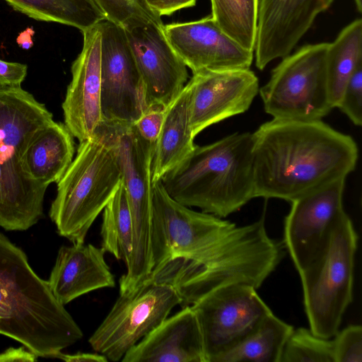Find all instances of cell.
I'll return each mask as SVG.
<instances>
[{
	"label": "cell",
	"instance_id": "52a82bcc",
	"mask_svg": "<svg viewBox=\"0 0 362 362\" xmlns=\"http://www.w3.org/2000/svg\"><path fill=\"white\" fill-rule=\"evenodd\" d=\"M358 235L344 213L332 228L325 243L299 274L310 329L330 339L353 299L354 257Z\"/></svg>",
	"mask_w": 362,
	"mask_h": 362
},
{
	"label": "cell",
	"instance_id": "7a4b0ae2",
	"mask_svg": "<svg viewBox=\"0 0 362 362\" xmlns=\"http://www.w3.org/2000/svg\"><path fill=\"white\" fill-rule=\"evenodd\" d=\"M254 194L288 202L356 168L354 139L321 120L272 119L252 133Z\"/></svg>",
	"mask_w": 362,
	"mask_h": 362
},
{
	"label": "cell",
	"instance_id": "4dcf8cb0",
	"mask_svg": "<svg viewBox=\"0 0 362 362\" xmlns=\"http://www.w3.org/2000/svg\"><path fill=\"white\" fill-rule=\"evenodd\" d=\"M356 126L362 124V64L346 82L337 106Z\"/></svg>",
	"mask_w": 362,
	"mask_h": 362
},
{
	"label": "cell",
	"instance_id": "d590c367",
	"mask_svg": "<svg viewBox=\"0 0 362 362\" xmlns=\"http://www.w3.org/2000/svg\"><path fill=\"white\" fill-rule=\"evenodd\" d=\"M56 358H59L66 362H107L108 359L99 353L78 352L74 354H66L59 353Z\"/></svg>",
	"mask_w": 362,
	"mask_h": 362
},
{
	"label": "cell",
	"instance_id": "ffe728a7",
	"mask_svg": "<svg viewBox=\"0 0 362 362\" xmlns=\"http://www.w3.org/2000/svg\"><path fill=\"white\" fill-rule=\"evenodd\" d=\"M104 250L91 244L62 246L47 283L63 305L90 291L115 286Z\"/></svg>",
	"mask_w": 362,
	"mask_h": 362
},
{
	"label": "cell",
	"instance_id": "74e56055",
	"mask_svg": "<svg viewBox=\"0 0 362 362\" xmlns=\"http://www.w3.org/2000/svg\"><path fill=\"white\" fill-rule=\"evenodd\" d=\"M0 321H1V315H0Z\"/></svg>",
	"mask_w": 362,
	"mask_h": 362
},
{
	"label": "cell",
	"instance_id": "5b68a950",
	"mask_svg": "<svg viewBox=\"0 0 362 362\" xmlns=\"http://www.w3.org/2000/svg\"><path fill=\"white\" fill-rule=\"evenodd\" d=\"M53 121L21 86H0V227L6 230H26L43 216L47 186L25 172L23 156L36 132Z\"/></svg>",
	"mask_w": 362,
	"mask_h": 362
},
{
	"label": "cell",
	"instance_id": "484cf974",
	"mask_svg": "<svg viewBox=\"0 0 362 362\" xmlns=\"http://www.w3.org/2000/svg\"><path fill=\"white\" fill-rule=\"evenodd\" d=\"M101 247L126 266L132 249V224L124 187L121 183L103 209L100 229Z\"/></svg>",
	"mask_w": 362,
	"mask_h": 362
},
{
	"label": "cell",
	"instance_id": "1f68e13d",
	"mask_svg": "<svg viewBox=\"0 0 362 362\" xmlns=\"http://www.w3.org/2000/svg\"><path fill=\"white\" fill-rule=\"evenodd\" d=\"M165 108H148L134 124L140 136L153 144L159 135Z\"/></svg>",
	"mask_w": 362,
	"mask_h": 362
},
{
	"label": "cell",
	"instance_id": "603a6c76",
	"mask_svg": "<svg viewBox=\"0 0 362 362\" xmlns=\"http://www.w3.org/2000/svg\"><path fill=\"white\" fill-rule=\"evenodd\" d=\"M293 327L273 313L235 346L212 362H280L284 345Z\"/></svg>",
	"mask_w": 362,
	"mask_h": 362
},
{
	"label": "cell",
	"instance_id": "9a60e30c",
	"mask_svg": "<svg viewBox=\"0 0 362 362\" xmlns=\"http://www.w3.org/2000/svg\"><path fill=\"white\" fill-rule=\"evenodd\" d=\"M190 123L196 136L206 127L246 112L259 93V81L250 69L202 71L193 74Z\"/></svg>",
	"mask_w": 362,
	"mask_h": 362
},
{
	"label": "cell",
	"instance_id": "44dd1931",
	"mask_svg": "<svg viewBox=\"0 0 362 362\" xmlns=\"http://www.w3.org/2000/svg\"><path fill=\"white\" fill-rule=\"evenodd\" d=\"M189 98L190 87L187 82L165 108L162 127L152 154V183L160 180L195 146V136L190 123Z\"/></svg>",
	"mask_w": 362,
	"mask_h": 362
},
{
	"label": "cell",
	"instance_id": "4316f807",
	"mask_svg": "<svg viewBox=\"0 0 362 362\" xmlns=\"http://www.w3.org/2000/svg\"><path fill=\"white\" fill-rule=\"evenodd\" d=\"M259 0H211V17L221 30L243 48L254 52Z\"/></svg>",
	"mask_w": 362,
	"mask_h": 362
},
{
	"label": "cell",
	"instance_id": "7c38bea8",
	"mask_svg": "<svg viewBox=\"0 0 362 362\" xmlns=\"http://www.w3.org/2000/svg\"><path fill=\"white\" fill-rule=\"evenodd\" d=\"M102 35V121L134 124L148 110L144 81L124 28L107 18Z\"/></svg>",
	"mask_w": 362,
	"mask_h": 362
},
{
	"label": "cell",
	"instance_id": "836d02e7",
	"mask_svg": "<svg viewBox=\"0 0 362 362\" xmlns=\"http://www.w3.org/2000/svg\"><path fill=\"white\" fill-rule=\"evenodd\" d=\"M148 6L160 17L170 15L182 8L194 6L197 0H144Z\"/></svg>",
	"mask_w": 362,
	"mask_h": 362
},
{
	"label": "cell",
	"instance_id": "9c48e42d",
	"mask_svg": "<svg viewBox=\"0 0 362 362\" xmlns=\"http://www.w3.org/2000/svg\"><path fill=\"white\" fill-rule=\"evenodd\" d=\"M328 45H307L282 58L259 89L267 114L274 119L313 121L330 112L325 68Z\"/></svg>",
	"mask_w": 362,
	"mask_h": 362
},
{
	"label": "cell",
	"instance_id": "5bb4252c",
	"mask_svg": "<svg viewBox=\"0 0 362 362\" xmlns=\"http://www.w3.org/2000/svg\"><path fill=\"white\" fill-rule=\"evenodd\" d=\"M163 26L143 20L122 26L144 83L148 109H165L188 78L187 66L169 44Z\"/></svg>",
	"mask_w": 362,
	"mask_h": 362
},
{
	"label": "cell",
	"instance_id": "2e32d148",
	"mask_svg": "<svg viewBox=\"0 0 362 362\" xmlns=\"http://www.w3.org/2000/svg\"><path fill=\"white\" fill-rule=\"evenodd\" d=\"M164 34L175 53L193 74L209 70L250 69L254 52L225 34L211 16L198 21L163 26Z\"/></svg>",
	"mask_w": 362,
	"mask_h": 362
},
{
	"label": "cell",
	"instance_id": "ac0fdd59",
	"mask_svg": "<svg viewBox=\"0 0 362 362\" xmlns=\"http://www.w3.org/2000/svg\"><path fill=\"white\" fill-rule=\"evenodd\" d=\"M83 33V48L72 64V78L62 105L64 124L79 142L92 137L102 122V35L98 24Z\"/></svg>",
	"mask_w": 362,
	"mask_h": 362
},
{
	"label": "cell",
	"instance_id": "277c9868",
	"mask_svg": "<svg viewBox=\"0 0 362 362\" xmlns=\"http://www.w3.org/2000/svg\"><path fill=\"white\" fill-rule=\"evenodd\" d=\"M252 133H233L192 151L160 179L170 197L224 218L254 194Z\"/></svg>",
	"mask_w": 362,
	"mask_h": 362
},
{
	"label": "cell",
	"instance_id": "8fae6325",
	"mask_svg": "<svg viewBox=\"0 0 362 362\" xmlns=\"http://www.w3.org/2000/svg\"><path fill=\"white\" fill-rule=\"evenodd\" d=\"M202 330L207 362L228 351L272 313L245 283H233L204 294L192 305Z\"/></svg>",
	"mask_w": 362,
	"mask_h": 362
},
{
	"label": "cell",
	"instance_id": "8992f818",
	"mask_svg": "<svg viewBox=\"0 0 362 362\" xmlns=\"http://www.w3.org/2000/svg\"><path fill=\"white\" fill-rule=\"evenodd\" d=\"M121 181L113 148L95 130L92 137L79 142L76 156L57 183V195L49 215L58 234L72 243H83Z\"/></svg>",
	"mask_w": 362,
	"mask_h": 362
},
{
	"label": "cell",
	"instance_id": "e0dca14e",
	"mask_svg": "<svg viewBox=\"0 0 362 362\" xmlns=\"http://www.w3.org/2000/svg\"><path fill=\"white\" fill-rule=\"evenodd\" d=\"M334 0H259L255 46V65L263 70L271 62L290 54L316 17Z\"/></svg>",
	"mask_w": 362,
	"mask_h": 362
},
{
	"label": "cell",
	"instance_id": "3957f363",
	"mask_svg": "<svg viewBox=\"0 0 362 362\" xmlns=\"http://www.w3.org/2000/svg\"><path fill=\"white\" fill-rule=\"evenodd\" d=\"M0 334L37 357L56 358L83 337L47 281L31 268L25 253L0 233Z\"/></svg>",
	"mask_w": 362,
	"mask_h": 362
},
{
	"label": "cell",
	"instance_id": "f1b7e54d",
	"mask_svg": "<svg viewBox=\"0 0 362 362\" xmlns=\"http://www.w3.org/2000/svg\"><path fill=\"white\" fill-rule=\"evenodd\" d=\"M106 18L122 26L129 22L144 20L163 24L160 17L144 0H95Z\"/></svg>",
	"mask_w": 362,
	"mask_h": 362
},
{
	"label": "cell",
	"instance_id": "30bf717a",
	"mask_svg": "<svg viewBox=\"0 0 362 362\" xmlns=\"http://www.w3.org/2000/svg\"><path fill=\"white\" fill-rule=\"evenodd\" d=\"M181 303L182 298L173 285L147 278L134 289L119 293L88 342L108 361H121Z\"/></svg>",
	"mask_w": 362,
	"mask_h": 362
},
{
	"label": "cell",
	"instance_id": "4fadbf2b",
	"mask_svg": "<svg viewBox=\"0 0 362 362\" xmlns=\"http://www.w3.org/2000/svg\"><path fill=\"white\" fill-rule=\"evenodd\" d=\"M345 180H335L291 202L284 221V245L298 272L313 259L346 213L342 203Z\"/></svg>",
	"mask_w": 362,
	"mask_h": 362
},
{
	"label": "cell",
	"instance_id": "d6a6232c",
	"mask_svg": "<svg viewBox=\"0 0 362 362\" xmlns=\"http://www.w3.org/2000/svg\"><path fill=\"white\" fill-rule=\"evenodd\" d=\"M27 71L26 64L0 59V86H21Z\"/></svg>",
	"mask_w": 362,
	"mask_h": 362
},
{
	"label": "cell",
	"instance_id": "8d00e7d4",
	"mask_svg": "<svg viewBox=\"0 0 362 362\" xmlns=\"http://www.w3.org/2000/svg\"><path fill=\"white\" fill-rule=\"evenodd\" d=\"M356 9L359 13L362 12V0H354Z\"/></svg>",
	"mask_w": 362,
	"mask_h": 362
},
{
	"label": "cell",
	"instance_id": "ba28073f",
	"mask_svg": "<svg viewBox=\"0 0 362 362\" xmlns=\"http://www.w3.org/2000/svg\"><path fill=\"white\" fill-rule=\"evenodd\" d=\"M95 130L112 146L126 190L132 224V249L119 292L134 289L152 272L151 160L154 144L142 138L134 124L102 121Z\"/></svg>",
	"mask_w": 362,
	"mask_h": 362
},
{
	"label": "cell",
	"instance_id": "7402d4cb",
	"mask_svg": "<svg viewBox=\"0 0 362 362\" xmlns=\"http://www.w3.org/2000/svg\"><path fill=\"white\" fill-rule=\"evenodd\" d=\"M73 137L64 123L54 120L39 129L23 156L25 172L32 179L47 187L57 183L73 160Z\"/></svg>",
	"mask_w": 362,
	"mask_h": 362
},
{
	"label": "cell",
	"instance_id": "6da1fadb",
	"mask_svg": "<svg viewBox=\"0 0 362 362\" xmlns=\"http://www.w3.org/2000/svg\"><path fill=\"white\" fill-rule=\"evenodd\" d=\"M152 272L173 259L187 263L185 282L204 292L233 283L258 288L284 257L264 218L245 226L189 209L153 183Z\"/></svg>",
	"mask_w": 362,
	"mask_h": 362
},
{
	"label": "cell",
	"instance_id": "cb8c5ba5",
	"mask_svg": "<svg viewBox=\"0 0 362 362\" xmlns=\"http://www.w3.org/2000/svg\"><path fill=\"white\" fill-rule=\"evenodd\" d=\"M362 64V20H354L344 27L332 42H329L325 68L329 99L337 107L350 76Z\"/></svg>",
	"mask_w": 362,
	"mask_h": 362
},
{
	"label": "cell",
	"instance_id": "d6986e66",
	"mask_svg": "<svg viewBox=\"0 0 362 362\" xmlns=\"http://www.w3.org/2000/svg\"><path fill=\"white\" fill-rule=\"evenodd\" d=\"M122 362H207L200 325L190 305L167 317L132 346Z\"/></svg>",
	"mask_w": 362,
	"mask_h": 362
},
{
	"label": "cell",
	"instance_id": "d4e9b609",
	"mask_svg": "<svg viewBox=\"0 0 362 362\" xmlns=\"http://www.w3.org/2000/svg\"><path fill=\"white\" fill-rule=\"evenodd\" d=\"M14 9L38 21L74 26L82 32L106 16L95 0H5Z\"/></svg>",
	"mask_w": 362,
	"mask_h": 362
},
{
	"label": "cell",
	"instance_id": "f546056e",
	"mask_svg": "<svg viewBox=\"0 0 362 362\" xmlns=\"http://www.w3.org/2000/svg\"><path fill=\"white\" fill-rule=\"evenodd\" d=\"M332 339L334 362H362V327L351 325Z\"/></svg>",
	"mask_w": 362,
	"mask_h": 362
},
{
	"label": "cell",
	"instance_id": "e575fe53",
	"mask_svg": "<svg viewBox=\"0 0 362 362\" xmlns=\"http://www.w3.org/2000/svg\"><path fill=\"white\" fill-rule=\"evenodd\" d=\"M37 358V356L24 346L18 348L11 347L0 353V362H33Z\"/></svg>",
	"mask_w": 362,
	"mask_h": 362
},
{
	"label": "cell",
	"instance_id": "83f0119b",
	"mask_svg": "<svg viewBox=\"0 0 362 362\" xmlns=\"http://www.w3.org/2000/svg\"><path fill=\"white\" fill-rule=\"evenodd\" d=\"M280 362H334L332 340L318 337L310 329L293 328Z\"/></svg>",
	"mask_w": 362,
	"mask_h": 362
}]
</instances>
